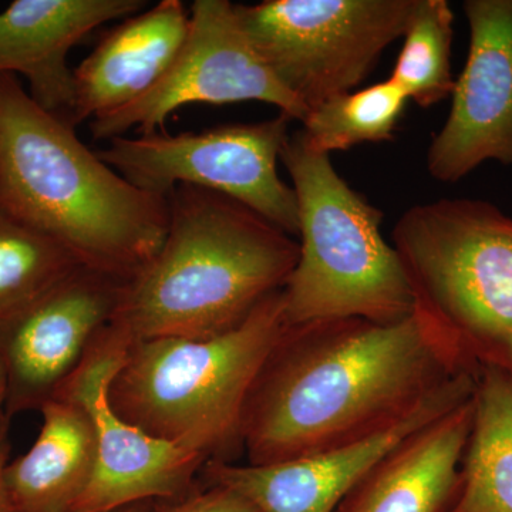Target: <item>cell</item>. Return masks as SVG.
I'll list each match as a JSON object with an SVG mask.
<instances>
[{
	"instance_id": "1",
	"label": "cell",
	"mask_w": 512,
	"mask_h": 512,
	"mask_svg": "<svg viewBox=\"0 0 512 512\" xmlns=\"http://www.w3.org/2000/svg\"><path fill=\"white\" fill-rule=\"evenodd\" d=\"M458 372L412 315L288 326L256 377L241 426L247 464L359 443L413 416Z\"/></svg>"
},
{
	"instance_id": "2",
	"label": "cell",
	"mask_w": 512,
	"mask_h": 512,
	"mask_svg": "<svg viewBox=\"0 0 512 512\" xmlns=\"http://www.w3.org/2000/svg\"><path fill=\"white\" fill-rule=\"evenodd\" d=\"M0 211L77 264L123 281L157 254L170 222L168 197L128 183L8 73H0Z\"/></svg>"
},
{
	"instance_id": "3",
	"label": "cell",
	"mask_w": 512,
	"mask_h": 512,
	"mask_svg": "<svg viewBox=\"0 0 512 512\" xmlns=\"http://www.w3.org/2000/svg\"><path fill=\"white\" fill-rule=\"evenodd\" d=\"M157 254L124 282L111 325L130 342L205 340L241 326L284 291L299 242L220 192L178 185Z\"/></svg>"
},
{
	"instance_id": "4",
	"label": "cell",
	"mask_w": 512,
	"mask_h": 512,
	"mask_svg": "<svg viewBox=\"0 0 512 512\" xmlns=\"http://www.w3.org/2000/svg\"><path fill=\"white\" fill-rule=\"evenodd\" d=\"M393 245L413 313L458 372L512 370V220L487 201L404 212Z\"/></svg>"
},
{
	"instance_id": "5",
	"label": "cell",
	"mask_w": 512,
	"mask_h": 512,
	"mask_svg": "<svg viewBox=\"0 0 512 512\" xmlns=\"http://www.w3.org/2000/svg\"><path fill=\"white\" fill-rule=\"evenodd\" d=\"M288 326L281 291L217 338L131 342L110 383L111 407L150 436L217 460L241 444L249 394Z\"/></svg>"
},
{
	"instance_id": "6",
	"label": "cell",
	"mask_w": 512,
	"mask_h": 512,
	"mask_svg": "<svg viewBox=\"0 0 512 512\" xmlns=\"http://www.w3.org/2000/svg\"><path fill=\"white\" fill-rule=\"evenodd\" d=\"M281 161L299 207V259L284 289L289 325L360 318L393 323L413 313L412 292L383 214L338 174L328 154L289 134Z\"/></svg>"
},
{
	"instance_id": "7",
	"label": "cell",
	"mask_w": 512,
	"mask_h": 512,
	"mask_svg": "<svg viewBox=\"0 0 512 512\" xmlns=\"http://www.w3.org/2000/svg\"><path fill=\"white\" fill-rule=\"evenodd\" d=\"M416 0H266L234 5L256 52L311 111L352 93L404 36Z\"/></svg>"
},
{
	"instance_id": "8",
	"label": "cell",
	"mask_w": 512,
	"mask_h": 512,
	"mask_svg": "<svg viewBox=\"0 0 512 512\" xmlns=\"http://www.w3.org/2000/svg\"><path fill=\"white\" fill-rule=\"evenodd\" d=\"M291 121L281 113L261 123L200 133L116 137L96 153L140 190L163 197L178 185L220 192L295 237L298 198L278 173Z\"/></svg>"
},
{
	"instance_id": "9",
	"label": "cell",
	"mask_w": 512,
	"mask_h": 512,
	"mask_svg": "<svg viewBox=\"0 0 512 512\" xmlns=\"http://www.w3.org/2000/svg\"><path fill=\"white\" fill-rule=\"evenodd\" d=\"M262 101L291 120L303 121L308 109L279 82L245 35L228 0H197L180 53L160 82L126 107L90 121L94 140L110 141L137 128L163 131L175 110L188 104Z\"/></svg>"
},
{
	"instance_id": "10",
	"label": "cell",
	"mask_w": 512,
	"mask_h": 512,
	"mask_svg": "<svg viewBox=\"0 0 512 512\" xmlns=\"http://www.w3.org/2000/svg\"><path fill=\"white\" fill-rule=\"evenodd\" d=\"M130 343L110 323L55 396L83 406L96 433L93 478L74 512H113L141 501L184 497L208 463L195 448L150 436L114 412L109 387Z\"/></svg>"
},
{
	"instance_id": "11",
	"label": "cell",
	"mask_w": 512,
	"mask_h": 512,
	"mask_svg": "<svg viewBox=\"0 0 512 512\" xmlns=\"http://www.w3.org/2000/svg\"><path fill=\"white\" fill-rule=\"evenodd\" d=\"M124 282L79 265L22 308L0 318L9 419L42 409L79 369L110 325Z\"/></svg>"
},
{
	"instance_id": "12",
	"label": "cell",
	"mask_w": 512,
	"mask_h": 512,
	"mask_svg": "<svg viewBox=\"0 0 512 512\" xmlns=\"http://www.w3.org/2000/svg\"><path fill=\"white\" fill-rule=\"evenodd\" d=\"M470 50L450 116L431 141L434 180L456 183L478 165H512V0H467Z\"/></svg>"
},
{
	"instance_id": "13",
	"label": "cell",
	"mask_w": 512,
	"mask_h": 512,
	"mask_svg": "<svg viewBox=\"0 0 512 512\" xmlns=\"http://www.w3.org/2000/svg\"><path fill=\"white\" fill-rule=\"evenodd\" d=\"M477 376L458 375L413 416L359 443L269 466L208 461L207 484L244 497L258 512H335L353 485L414 431L468 402Z\"/></svg>"
},
{
	"instance_id": "14",
	"label": "cell",
	"mask_w": 512,
	"mask_h": 512,
	"mask_svg": "<svg viewBox=\"0 0 512 512\" xmlns=\"http://www.w3.org/2000/svg\"><path fill=\"white\" fill-rule=\"evenodd\" d=\"M144 8V0H16L0 13V73L25 77L37 106L72 124L70 50L104 23Z\"/></svg>"
},
{
	"instance_id": "15",
	"label": "cell",
	"mask_w": 512,
	"mask_h": 512,
	"mask_svg": "<svg viewBox=\"0 0 512 512\" xmlns=\"http://www.w3.org/2000/svg\"><path fill=\"white\" fill-rule=\"evenodd\" d=\"M188 29L184 3L161 0L107 32L73 69L72 126L126 107L153 89L180 53Z\"/></svg>"
},
{
	"instance_id": "16",
	"label": "cell",
	"mask_w": 512,
	"mask_h": 512,
	"mask_svg": "<svg viewBox=\"0 0 512 512\" xmlns=\"http://www.w3.org/2000/svg\"><path fill=\"white\" fill-rule=\"evenodd\" d=\"M473 414L471 397L414 431L353 485L335 512H448Z\"/></svg>"
},
{
	"instance_id": "17",
	"label": "cell",
	"mask_w": 512,
	"mask_h": 512,
	"mask_svg": "<svg viewBox=\"0 0 512 512\" xmlns=\"http://www.w3.org/2000/svg\"><path fill=\"white\" fill-rule=\"evenodd\" d=\"M33 446L8 463L5 487L13 512H74L96 467L93 421L83 406L63 397L43 404Z\"/></svg>"
},
{
	"instance_id": "18",
	"label": "cell",
	"mask_w": 512,
	"mask_h": 512,
	"mask_svg": "<svg viewBox=\"0 0 512 512\" xmlns=\"http://www.w3.org/2000/svg\"><path fill=\"white\" fill-rule=\"evenodd\" d=\"M474 414L448 512H512V370L478 372Z\"/></svg>"
},
{
	"instance_id": "19",
	"label": "cell",
	"mask_w": 512,
	"mask_h": 512,
	"mask_svg": "<svg viewBox=\"0 0 512 512\" xmlns=\"http://www.w3.org/2000/svg\"><path fill=\"white\" fill-rule=\"evenodd\" d=\"M407 94L392 80L342 94L309 111L302 133L318 153L392 140Z\"/></svg>"
},
{
	"instance_id": "20",
	"label": "cell",
	"mask_w": 512,
	"mask_h": 512,
	"mask_svg": "<svg viewBox=\"0 0 512 512\" xmlns=\"http://www.w3.org/2000/svg\"><path fill=\"white\" fill-rule=\"evenodd\" d=\"M453 22L447 0H416L390 80L421 107L433 106L453 94Z\"/></svg>"
},
{
	"instance_id": "21",
	"label": "cell",
	"mask_w": 512,
	"mask_h": 512,
	"mask_svg": "<svg viewBox=\"0 0 512 512\" xmlns=\"http://www.w3.org/2000/svg\"><path fill=\"white\" fill-rule=\"evenodd\" d=\"M79 266L53 239L0 211V318Z\"/></svg>"
},
{
	"instance_id": "22",
	"label": "cell",
	"mask_w": 512,
	"mask_h": 512,
	"mask_svg": "<svg viewBox=\"0 0 512 512\" xmlns=\"http://www.w3.org/2000/svg\"><path fill=\"white\" fill-rule=\"evenodd\" d=\"M156 512H258L244 497L221 487L207 484L200 490H191L184 497L170 501H156Z\"/></svg>"
},
{
	"instance_id": "23",
	"label": "cell",
	"mask_w": 512,
	"mask_h": 512,
	"mask_svg": "<svg viewBox=\"0 0 512 512\" xmlns=\"http://www.w3.org/2000/svg\"><path fill=\"white\" fill-rule=\"evenodd\" d=\"M8 433L9 417L6 414H0V512H13L5 487V470L9 463Z\"/></svg>"
},
{
	"instance_id": "24",
	"label": "cell",
	"mask_w": 512,
	"mask_h": 512,
	"mask_svg": "<svg viewBox=\"0 0 512 512\" xmlns=\"http://www.w3.org/2000/svg\"><path fill=\"white\" fill-rule=\"evenodd\" d=\"M8 370H6L5 362L0 356V414H6V400H8Z\"/></svg>"
},
{
	"instance_id": "25",
	"label": "cell",
	"mask_w": 512,
	"mask_h": 512,
	"mask_svg": "<svg viewBox=\"0 0 512 512\" xmlns=\"http://www.w3.org/2000/svg\"><path fill=\"white\" fill-rule=\"evenodd\" d=\"M113 512H156V501H141V503L130 504Z\"/></svg>"
}]
</instances>
